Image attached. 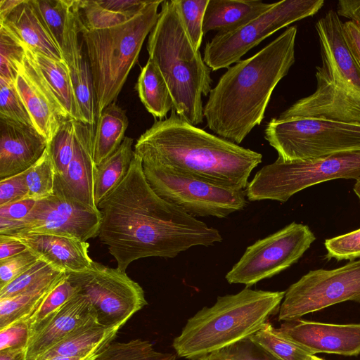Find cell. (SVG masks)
Masks as SVG:
<instances>
[{"label":"cell","instance_id":"6da1fadb","mask_svg":"<svg viewBox=\"0 0 360 360\" xmlns=\"http://www.w3.org/2000/svg\"><path fill=\"white\" fill-rule=\"evenodd\" d=\"M97 207L99 239L124 272L139 259L173 258L192 247L223 240L217 229L158 195L135 152L126 176Z\"/></svg>","mask_w":360,"mask_h":360},{"label":"cell","instance_id":"7a4b0ae2","mask_svg":"<svg viewBox=\"0 0 360 360\" xmlns=\"http://www.w3.org/2000/svg\"><path fill=\"white\" fill-rule=\"evenodd\" d=\"M134 149L143 165L238 190L247 188L262 160L259 153L189 124L173 109L140 136Z\"/></svg>","mask_w":360,"mask_h":360},{"label":"cell","instance_id":"3957f363","mask_svg":"<svg viewBox=\"0 0 360 360\" xmlns=\"http://www.w3.org/2000/svg\"><path fill=\"white\" fill-rule=\"evenodd\" d=\"M297 32L296 26L287 27L257 53L228 68L203 109L212 132L238 145L261 124L274 88L295 63Z\"/></svg>","mask_w":360,"mask_h":360},{"label":"cell","instance_id":"277c9868","mask_svg":"<svg viewBox=\"0 0 360 360\" xmlns=\"http://www.w3.org/2000/svg\"><path fill=\"white\" fill-rule=\"evenodd\" d=\"M149 58L169 89L176 113L189 124L203 122L202 96H208L211 69L194 47L178 0L162 1L147 42Z\"/></svg>","mask_w":360,"mask_h":360},{"label":"cell","instance_id":"5b68a950","mask_svg":"<svg viewBox=\"0 0 360 360\" xmlns=\"http://www.w3.org/2000/svg\"><path fill=\"white\" fill-rule=\"evenodd\" d=\"M285 291L246 287L239 292L219 296L186 322L172 346L177 356L196 359L250 338L279 311Z\"/></svg>","mask_w":360,"mask_h":360},{"label":"cell","instance_id":"8992f818","mask_svg":"<svg viewBox=\"0 0 360 360\" xmlns=\"http://www.w3.org/2000/svg\"><path fill=\"white\" fill-rule=\"evenodd\" d=\"M162 2L150 1L134 18L117 26L80 32L94 80L97 120L121 91L157 22Z\"/></svg>","mask_w":360,"mask_h":360},{"label":"cell","instance_id":"52a82bcc","mask_svg":"<svg viewBox=\"0 0 360 360\" xmlns=\"http://www.w3.org/2000/svg\"><path fill=\"white\" fill-rule=\"evenodd\" d=\"M360 177V150L335 153L306 161L280 158L264 166L249 182L245 194L250 201L286 202L296 193L327 181Z\"/></svg>","mask_w":360,"mask_h":360},{"label":"cell","instance_id":"ba28073f","mask_svg":"<svg viewBox=\"0 0 360 360\" xmlns=\"http://www.w3.org/2000/svg\"><path fill=\"white\" fill-rule=\"evenodd\" d=\"M265 139L285 162L312 160L360 150V124L319 118H273Z\"/></svg>","mask_w":360,"mask_h":360},{"label":"cell","instance_id":"9c48e42d","mask_svg":"<svg viewBox=\"0 0 360 360\" xmlns=\"http://www.w3.org/2000/svg\"><path fill=\"white\" fill-rule=\"evenodd\" d=\"M323 0H283L244 26L218 32L204 49V61L212 70L229 68L262 41L288 25L312 16L323 6Z\"/></svg>","mask_w":360,"mask_h":360},{"label":"cell","instance_id":"30bf717a","mask_svg":"<svg viewBox=\"0 0 360 360\" xmlns=\"http://www.w3.org/2000/svg\"><path fill=\"white\" fill-rule=\"evenodd\" d=\"M143 169L158 195L191 216L225 218L248 204L244 190L217 185L162 167L143 164Z\"/></svg>","mask_w":360,"mask_h":360},{"label":"cell","instance_id":"8fae6325","mask_svg":"<svg viewBox=\"0 0 360 360\" xmlns=\"http://www.w3.org/2000/svg\"><path fill=\"white\" fill-rule=\"evenodd\" d=\"M66 274L92 303L98 323L104 326L121 328L148 304L142 287L118 268L93 262L86 270Z\"/></svg>","mask_w":360,"mask_h":360},{"label":"cell","instance_id":"7c38bea8","mask_svg":"<svg viewBox=\"0 0 360 360\" xmlns=\"http://www.w3.org/2000/svg\"><path fill=\"white\" fill-rule=\"evenodd\" d=\"M345 301L360 302V259L332 270H313L285 291L279 321L298 319Z\"/></svg>","mask_w":360,"mask_h":360},{"label":"cell","instance_id":"4fadbf2b","mask_svg":"<svg viewBox=\"0 0 360 360\" xmlns=\"http://www.w3.org/2000/svg\"><path fill=\"white\" fill-rule=\"evenodd\" d=\"M315 240L307 225L292 222L248 246L225 278L250 288L297 262Z\"/></svg>","mask_w":360,"mask_h":360},{"label":"cell","instance_id":"5bb4252c","mask_svg":"<svg viewBox=\"0 0 360 360\" xmlns=\"http://www.w3.org/2000/svg\"><path fill=\"white\" fill-rule=\"evenodd\" d=\"M101 221L98 210L53 192L36 200L25 218L0 229V235L47 233L86 241L98 236Z\"/></svg>","mask_w":360,"mask_h":360},{"label":"cell","instance_id":"9a60e30c","mask_svg":"<svg viewBox=\"0 0 360 360\" xmlns=\"http://www.w3.org/2000/svg\"><path fill=\"white\" fill-rule=\"evenodd\" d=\"M316 67V89L295 102L276 117L319 118L360 124V94L335 75L323 60Z\"/></svg>","mask_w":360,"mask_h":360},{"label":"cell","instance_id":"2e32d148","mask_svg":"<svg viewBox=\"0 0 360 360\" xmlns=\"http://www.w3.org/2000/svg\"><path fill=\"white\" fill-rule=\"evenodd\" d=\"M14 83L34 126L49 142L71 117L26 53Z\"/></svg>","mask_w":360,"mask_h":360},{"label":"cell","instance_id":"e0dca14e","mask_svg":"<svg viewBox=\"0 0 360 360\" xmlns=\"http://www.w3.org/2000/svg\"><path fill=\"white\" fill-rule=\"evenodd\" d=\"M278 331L312 354H360V323L333 324L301 320L284 321Z\"/></svg>","mask_w":360,"mask_h":360},{"label":"cell","instance_id":"ac0fdd59","mask_svg":"<svg viewBox=\"0 0 360 360\" xmlns=\"http://www.w3.org/2000/svg\"><path fill=\"white\" fill-rule=\"evenodd\" d=\"M74 155L66 173L55 180L53 192L98 210L94 199V178L96 165L94 161V139L95 127L75 120Z\"/></svg>","mask_w":360,"mask_h":360},{"label":"cell","instance_id":"d6986e66","mask_svg":"<svg viewBox=\"0 0 360 360\" xmlns=\"http://www.w3.org/2000/svg\"><path fill=\"white\" fill-rule=\"evenodd\" d=\"M48 143L34 126L0 115V179L29 169L43 155Z\"/></svg>","mask_w":360,"mask_h":360},{"label":"cell","instance_id":"ffe728a7","mask_svg":"<svg viewBox=\"0 0 360 360\" xmlns=\"http://www.w3.org/2000/svg\"><path fill=\"white\" fill-rule=\"evenodd\" d=\"M98 323L96 309L78 292L58 308L41 326L25 349V360H36L78 329Z\"/></svg>","mask_w":360,"mask_h":360},{"label":"cell","instance_id":"44dd1931","mask_svg":"<svg viewBox=\"0 0 360 360\" xmlns=\"http://www.w3.org/2000/svg\"><path fill=\"white\" fill-rule=\"evenodd\" d=\"M6 236L18 240L39 259L61 272H79L94 262L89 255V244L76 238L36 233Z\"/></svg>","mask_w":360,"mask_h":360},{"label":"cell","instance_id":"7402d4cb","mask_svg":"<svg viewBox=\"0 0 360 360\" xmlns=\"http://www.w3.org/2000/svg\"><path fill=\"white\" fill-rule=\"evenodd\" d=\"M343 23L333 10L316 23L321 59L343 82L360 94V67L344 37Z\"/></svg>","mask_w":360,"mask_h":360},{"label":"cell","instance_id":"603a6c76","mask_svg":"<svg viewBox=\"0 0 360 360\" xmlns=\"http://www.w3.org/2000/svg\"><path fill=\"white\" fill-rule=\"evenodd\" d=\"M69 68L83 49L73 11L74 0H32Z\"/></svg>","mask_w":360,"mask_h":360},{"label":"cell","instance_id":"cb8c5ba5","mask_svg":"<svg viewBox=\"0 0 360 360\" xmlns=\"http://www.w3.org/2000/svg\"><path fill=\"white\" fill-rule=\"evenodd\" d=\"M0 25L29 48L65 62L32 0H22Z\"/></svg>","mask_w":360,"mask_h":360},{"label":"cell","instance_id":"d4e9b609","mask_svg":"<svg viewBox=\"0 0 360 360\" xmlns=\"http://www.w3.org/2000/svg\"><path fill=\"white\" fill-rule=\"evenodd\" d=\"M273 4L259 0H209L202 31L226 32L237 30L269 10Z\"/></svg>","mask_w":360,"mask_h":360},{"label":"cell","instance_id":"484cf974","mask_svg":"<svg viewBox=\"0 0 360 360\" xmlns=\"http://www.w3.org/2000/svg\"><path fill=\"white\" fill-rule=\"evenodd\" d=\"M25 53L39 70L70 117L83 122L76 99L69 67L24 44Z\"/></svg>","mask_w":360,"mask_h":360},{"label":"cell","instance_id":"4316f807","mask_svg":"<svg viewBox=\"0 0 360 360\" xmlns=\"http://www.w3.org/2000/svg\"><path fill=\"white\" fill-rule=\"evenodd\" d=\"M120 328L99 323L85 326L40 355L36 360L57 356H84L104 349L115 338Z\"/></svg>","mask_w":360,"mask_h":360},{"label":"cell","instance_id":"83f0119b","mask_svg":"<svg viewBox=\"0 0 360 360\" xmlns=\"http://www.w3.org/2000/svg\"><path fill=\"white\" fill-rule=\"evenodd\" d=\"M129 120L125 111L114 101L101 112L95 127L94 161L96 166L112 155L122 144Z\"/></svg>","mask_w":360,"mask_h":360},{"label":"cell","instance_id":"f1b7e54d","mask_svg":"<svg viewBox=\"0 0 360 360\" xmlns=\"http://www.w3.org/2000/svg\"><path fill=\"white\" fill-rule=\"evenodd\" d=\"M134 140L125 136L120 147L96 166L94 199L96 206L120 183L130 167L134 151Z\"/></svg>","mask_w":360,"mask_h":360},{"label":"cell","instance_id":"f546056e","mask_svg":"<svg viewBox=\"0 0 360 360\" xmlns=\"http://www.w3.org/2000/svg\"><path fill=\"white\" fill-rule=\"evenodd\" d=\"M65 274L61 272L17 295L0 300V329L14 322L26 320Z\"/></svg>","mask_w":360,"mask_h":360},{"label":"cell","instance_id":"4dcf8cb0","mask_svg":"<svg viewBox=\"0 0 360 360\" xmlns=\"http://www.w3.org/2000/svg\"><path fill=\"white\" fill-rule=\"evenodd\" d=\"M136 88L141 103L155 117L162 120L174 108L167 84L150 59L141 71Z\"/></svg>","mask_w":360,"mask_h":360},{"label":"cell","instance_id":"1f68e13d","mask_svg":"<svg viewBox=\"0 0 360 360\" xmlns=\"http://www.w3.org/2000/svg\"><path fill=\"white\" fill-rule=\"evenodd\" d=\"M69 69L83 122L96 126L97 122L96 96L92 73L84 45L76 64Z\"/></svg>","mask_w":360,"mask_h":360},{"label":"cell","instance_id":"d6a6232c","mask_svg":"<svg viewBox=\"0 0 360 360\" xmlns=\"http://www.w3.org/2000/svg\"><path fill=\"white\" fill-rule=\"evenodd\" d=\"M72 8L80 32L113 27L136 15L108 10L98 4L96 0H74Z\"/></svg>","mask_w":360,"mask_h":360},{"label":"cell","instance_id":"836d02e7","mask_svg":"<svg viewBox=\"0 0 360 360\" xmlns=\"http://www.w3.org/2000/svg\"><path fill=\"white\" fill-rule=\"evenodd\" d=\"M250 340L280 360H309L312 354L305 348L281 334L266 322Z\"/></svg>","mask_w":360,"mask_h":360},{"label":"cell","instance_id":"e575fe53","mask_svg":"<svg viewBox=\"0 0 360 360\" xmlns=\"http://www.w3.org/2000/svg\"><path fill=\"white\" fill-rule=\"evenodd\" d=\"M78 292L77 288L70 281L65 273L34 311L25 320L29 326V341L51 314Z\"/></svg>","mask_w":360,"mask_h":360},{"label":"cell","instance_id":"d590c367","mask_svg":"<svg viewBox=\"0 0 360 360\" xmlns=\"http://www.w3.org/2000/svg\"><path fill=\"white\" fill-rule=\"evenodd\" d=\"M75 120H65L49 142L47 150L53 165L55 180L64 176L72 160L75 144Z\"/></svg>","mask_w":360,"mask_h":360},{"label":"cell","instance_id":"8d00e7d4","mask_svg":"<svg viewBox=\"0 0 360 360\" xmlns=\"http://www.w3.org/2000/svg\"><path fill=\"white\" fill-rule=\"evenodd\" d=\"M55 170L47 148L41 158L26 171L27 198L35 200L53 193Z\"/></svg>","mask_w":360,"mask_h":360},{"label":"cell","instance_id":"74e56055","mask_svg":"<svg viewBox=\"0 0 360 360\" xmlns=\"http://www.w3.org/2000/svg\"><path fill=\"white\" fill-rule=\"evenodd\" d=\"M25 56L24 44L6 27L0 25V78L15 82Z\"/></svg>","mask_w":360,"mask_h":360},{"label":"cell","instance_id":"f35d334b","mask_svg":"<svg viewBox=\"0 0 360 360\" xmlns=\"http://www.w3.org/2000/svg\"><path fill=\"white\" fill-rule=\"evenodd\" d=\"M60 273L61 271L39 259L23 274L0 289V300L17 295Z\"/></svg>","mask_w":360,"mask_h":360},{"label":"cell","instance_id":"ab89813d","mask_svg":"<svg viewBox=\"0 0 360 360\" xmlns=\"http://www.w3.org/2000/svg\"><path fill=\"white\" fill-rule=\"evenodd\" d=\"M195 360H280L257 345L250 338L211 352Z\"/></svg>","mask_w":360,"mask_h":360},{"label":"cell","instance_id":"60d3db41","mask_svg":"<svg viewBox=\"0 0 360 360\" xmlns=\"http://www.w3.org/2000/svg\"><path fill=\"white\" fill-rule=\"evenodd\" d=\"M0 115L34 126L14 82L2 78H0Z\"/></svg>","mask_w":360,"mask_h":360},{"label":"cell","instance_id":"b9f144b4","mask_svg":"<svg viewBox=\"0 0 360 360\" xmlns=\"http://www.w3.org/2000/svg\"><path fill=\"white\" fill-rule=\"evenodd\" d=\"M209 0H178L181 16L196 50L201 46L203 20Z\"/></svg>","mask_w":360,"mask_h":360},{"label":"cell","instance_id":"7bdbcfd3","mask_svg":"<svg viewBox=\"0 0 360 360\" xmlns=\"http://www.w3.org/2000/svg\"><path fill=\"white\" fill-rule=\"evenodd\" d=\"M328 259H360V229L325 240Z\"/></svg>","mask_w":360,"mask_h":360},{"label":"cell","instance_id":"ee69618b","mask_svg":"<svg viewBox=\"0 0 360 360\" xmlns=\"http://www.w3.org/2000/svg\"><path fill=\"white\" fill-rule=\"evenodd\" d=\"M39 258L28 249L11 257L0 260V289L27 271Z\"/></svg>","mask_w":360,"mask_h":360},{"label":"cell","instance_id":"f6af8a7d","mask_svg":"<svg viewBox=\"0 0 360 360\" xmlns=\"http://www.w3.org/2000/svg\"><path fill=\"white\" fill-rule=\"evenodd\" d=\"M30 339L27 323L21 320L0 329V351L8 349H26Z\"/></svg>","mask_w":360,"mask_h":360},{"label":"cell","instance_id":"bcb514c9","mask_svg":"<svg viewBox=\"0 0 360 360\" xmlns=\"http://www.w3.org/2000/svg\"><path fill=\"white\" fill-rule=\"evenodd\" d=\"M26 171L0 179V206L27 198Z\"/></svg>","mask_w":360,"mask_h":360},{"label":"cell","instance_id":"7dc6e473","mask_svg":"<svg viewBox=\"0 0 360 360\" xmlns=\"http://www.w3.org/2000/svg\"><path fill=\"white\" fill-rule=\"evenodd\" d=\"M35 202L34 199L26 198L0 206V229L25 218Z\"/></svg>","mask_w":360,"mask_h":360},{"label":"cell","instance_id":"c3c4849f","mask_svg":"<svg viewBox=\"0 0 360 360\" xmlns=\"http://www.w3.org/2000/svg\"><path fill=\"white\" fill-rule=\"evenodd\" d=\"M101 6L118 13L137 14L150 1L141 0H96Z\"/></svg>","mask_w":360,"mask_h":360},{"label":"cell","instance_id":"681fc988","mask_svg":"<svg viewBox=\"0 0 360 360\" xmlns=\"http://www.w3.org/2000/svg\"><path fill=\"white\" fill-rule=\"evenodd\" d=\"M343 35L347 44L360 67V25L354 20L343 23Z\"/></svg>","mask_w":360,"mask_h":360},{"label":"cell","instance_id":"f907efd6","mask_svg":"<svg viewBox=\"0 0 360 360\" xmlns=\"http://www.w3.org/2000/svg\"><path fill=\"white\" fill-rule=\"evenodd\" d=\"M27 248L18 240L6 235H0V260L18 255Z\"/></svg>","mask_w":360,"mask_h":360},{"label":"cell","instance_id":"816d5d0a","mask_svg":"<svg viewBox=\"0 0 360 360\" xmlns=\"http://www.w3.org/2000/svg\"><path fill=\"white\" fill-rule=\"evenodd\" d=\"M337 13L360 25V0L338 1Z\"/></svg>","mask_w":360,"mask_h":360},{"label":"cell","instance_id":"f5cc1de1","mask_svg":"<svg viewBox=\"0 0 360 360\" xmlns=\"http://www.w3.org/2000/svg\"><path fill=\"white\" fill-rule=\"evenodd\" d=\"M0 360H25V349H8L0 351Z\"/></svg>","mask_w":360,"mask_h":360},{"label":"cell","instance_id":"db71d44e","mask_svg":"<svg viewBox=\"0 0 360 360\" xmlns=\"http://www.w3.org/2000/svg\"><path fill=\"white\" fill-rule=\"evenodd\" d=\"M22 0H1L0 22L3 21Z\"/></svg>","mask_w":360,"mask_h":360},{"label":"cell","instance_id":"11a10c76","mask_svg":"<svg viewBox=\"0 0 360 360\" xmlns=\"http://www.w3.org/2000/svg\"><path fill=\"white\" fill-rule=\"evenodd\" d=\"M102 351L84 356H57L46 360H95L100 355Z\"/></svg>","mask_w":360,"mask_h":360},{"label":"cell","instance_id":"9f6ffc18","mask_svg":"<svg viewBox=\"0 0 360 360\" xmlns=\"http://www.w3.org/2000/svg\"><path fill=\"white\" fill-rule=\"evenodd\" d=\"M354 191L360 200V177L356 181V184L354 186Z\"/></svg>","mask_w":360,"mask_h":360},{"label":"cell","instance_id":"6f0895ef","mask_svg":"<svg viewBox=\"0 0 360 360\" xmlns=\"http://www.w3.org/2000/svg\"><path fill=\"white\" fill-rule=\"evenodd\" d=\"M309 360H324V359H322V358L318 357V356H316L315 355H311L309 357Z\"/></svg>","mask_w":360,"mask_h":360}]
</instances>
